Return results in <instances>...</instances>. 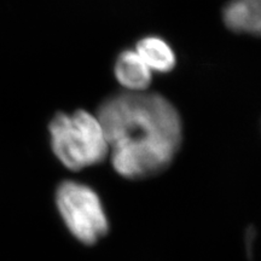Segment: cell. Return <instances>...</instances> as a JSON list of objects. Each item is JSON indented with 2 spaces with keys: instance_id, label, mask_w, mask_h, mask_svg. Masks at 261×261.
I'll return each instance as SVG.
<instances>
[{
  "instance_id": "cell-1",
  "label": "cell",
  "mask_w": 261,
  "mask_h": 261,
  "mask_svg": "<svg viewBox=\"0 0 261 261\" xmlns=\"http://www.w3.org/2000/svg\"><path fill=\"white\" fill-rule=\"evenodd\" d=\"M115 171L127 179H144L171 165L182 139L180 116L156 93L125 92L108 98L98 110Z\"/></svg>"
},
{
  "instance_id": "cell-2",
  "label": "cell",
  "mask_w": 261,
  "mask_h": 261,
  "mask_svg": "<svg viewBox=\"0 0 261 261\" xmlns=\"http://www.w3.org/2000/svg\"><path fill=\"white\" fill-rule=\"evenodd\" d=\"M48 132L55 156L70 171L98 165L109 155L103 127L89 112L58 113L51 120Z\"/></svg>"
},
{
  "instance_id": "cell-3",
  "label": "cell",
  "mask_w": 261,
  "mask_h": 261,
  "mask_svg": "<svg viewBox=\"0 0 261 261\" xmlns=\"http://www.w3.org/2000/svg\"><path fill=\"white\" fill-rule=\"evenodd\" d=\"M58 214L75 240L97 243L109 230L106 210L92 188L75 180L62 181L55 194Z\"/></svg>"
},
{
  "instance_id": "cell-4",
  "label": "cell",
  "mask_w": 261,
  "mask_h": 261,
  "mask_svg": "<svg viewBox=\"0 0 261 261\" xmlns=\"http://www.w3.org/2000/svg\"><path fill=\"white\" fill-rule=\"evenodd\" d=\"M115 76L129 92H143L151 83V70L136 51H123L116 60Z\"/></svg>"
},
{
  "instance_id": "cell-5",
  "label": "cell",
  "mask_w": 261,
  "mask_h": 261,
  "mask_svg": "<svg viewBox=\"0 0 261 261\" xmlns=\"http://www.w3.org/2000/svg\"><path fill=\"white\" fill-rule=\"evenodd\" d=\"M136 52L150 70L167 73L175 65V55L163 39L158 37L143 38L137 44Z\"/></svg>"
},
{
  "instance_id": "cell-6",
  "label": "cell",
  "mask_w": 261,
  "mask_h": 261,
  "mask_svg": "<svg viewBox=\"0 0 261 261\" xmlns=\"http://www.w3.org/2000/svg\"><path fill=\"white\" fill-rule=\"evenodd\" d=\"M247 14L261 19V0H233Z\"/></svg>"
}]
</instances>
